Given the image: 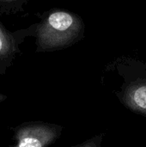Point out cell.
I'll return each mask as SVG.
<instances>
[{
  "label": "cell",
  "instance_id": "obj_1",
  "mask_svg": "<svg viewBox=\"0 0 146 147\" xmlns=\"http://www.w3.org/2000/svg\"><path fill=\"white\" fill-rule=\"evenodd\" d=\"M82 22L72 13H51L38 28V42L44 48H58L70 44L79 34Z\"/></svg>",
  "mask_w": 146,
  "mask_h": 147
},
{
  "label": "cell",
  "instance_id": "obj_2",
  "mask_svg": "<svg viewBox=\"0 0 146 147\" xmlns=\"http://www.w3.org/2000/svg\"><path fill=\"white\" fill-rule=\"evenodd\" d=\"M122 101L133 112L146 116V80L130 84L123 93Z\"/></svg>",
  "mask_w": 146,
  "mask_h": 147
},
{
  "label": "cell",
  "instance_id": "obj_3",
  "mask_svg": "<svg viewBox=\"0 0 146 147\" xmlns=\"http://www.w3.org/2000/svg\"><path fill=\"white\" fill-rule=\"evenodd\" d=\"M54 138V134L46 127H35L21 130L15 147H45Z\"/></svg>",
  "mask_w": 146,
  "mask_h": 147
},
{
  "label": "cell",
  "instance_id": "obj_4",
  "mask_svg": "<svg viewBox=\"0 0 146 147\" xmlns=\"http://www.w3.org/2000/svg\"><path fill=\"white\" fill-rule=\"evenodd\" d=\"M12 51V43L9 35L0 26V57L6 56Z\"/></svg>",
  "mask_w": 146,
  "mask_h": 147
},
{
  "label": "cell",
  "instance_id": "obj_5",
  "mask_svg": "<svg viewBox=\"0 0 146 147\" xmlns=\"http://www.w3.org/2000/svg\"><path fill=\"white\" fill-rule=\"evenodd\" d=\"M88 147H96V145H94V144H92V145H89Z\"/></svg>",
  "mask_w": 146,
  "mask_h": 147
},
{
  "label": "cell",
  "instance_id": "obj_6",
  "mask_svg": "<svg viewBox=\"0 0 146 147\" xmlns=\"http://www.w3.org/2000/svg\"><path fill=\"white\" fill-rule=\"evenodd\" d=\"M2 1H14V0H2Z\"/></svg>",
  "mask_w": 146,
  "mask_h": 147
},
{
  "label": "cell",
  "instance_id": "obj_7",
  "mask_svg": "<svg viewBox=\"0 0 146 147\" xmlns=\"http://www.w3.org/2000/svg\"><path fill=\"white\" fill-rule=\"evenodd\" d=\"M2 98H3V96H1V95H0V101H1V99H2Z\"/></svg>",
  "mask_w": 146,
  "mask_h": 147
}]
</instances>
